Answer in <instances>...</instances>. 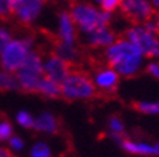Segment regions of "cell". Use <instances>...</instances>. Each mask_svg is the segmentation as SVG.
<instances>
[{
  "label": "cell",
  "mask_w": 159,
  "mask_h": 157,
  "mask_svg": "<svg viewBox=\"0 0 159 157\" xmlns=\"http://www.w3.org/2000/svg\"><path fill=\"white\" fill-rule=\"evenodd\" d=\"M113 139L120 146L125 152L137 156H158L159 157V143L148 144L141 142H133L124 137H113Z\"/></svg>",
  "instance_id": "11"
},
{
  "label": "cell",
  "mask_w": 159,
  "mask_h": 157,
  "mask_svg": "<svg viewBox=\"0 0 159 157\" xmlns=\"http://www.w3.org/2000/svg\"><path fill=\"white\" fill-rule=\"evenodd\" d=\"M123 0H102L101 2V9L104 12H107V13H111L114 12L115 9H118L120 6Z\"/></svg>",
  "instance_id": "25"
},
{
  "label": "cell",
  "mask_w": 159,
  "mask_h": 157,
  "mask_svg": "<svg viewBox=\"0 0 159 157\" xmlns=\"http://www.w3.org/2000/svg\"><path fill=\"white\" fill-rule=\"evenodd\" d=\"M52 54L56 57L61 58L62 61L67 62L69 65L74 66L79 63L82 59V53L75 45H69L65 43H61L60 40H56L52 45Z\"/></svg>",
  "instance_id": "14"
},
{
  "label": "cell",
  "mask_w": 159,
  "mask_h": 157,
  "mask_svg": "<svg viewBox=\"0 0 159 157\" xmlns=\"http://www.w3.org/2000/svg\"><path fill=\"white\" fill-rule=\"evenodd\" d=\"M94 2H96V3H98V4H101V2H102V0H94Z\"/></svg>",
  "instance_id": "30"
},
{
  "label": "cell",
  "mask_w": 159,
  "mask_h": 157,
  "mask_svg": "<svg viewBox=\"0 0 159 157\" xmlns=\"http://www.w3.org/2000/svg\"><path fill=\"white\" fill-rule=\"evenodd\" d=\"M8 143H9V147L14 151H21V150H23V147H25V142L17 135H13L8 140Z\"/></svg>",
  "instance_id": "26"
},
{
  "label": "cell",
  "mask_w": 159,
  "mask_h": 157,
  "mask_svg": "<svg viewBox=\"0 0 159 157\" xmlns=\"http://www.w3.org/2000/svg\"><path fill=\"white\" fill-rule=\"evenodd\" d=\"M16 120H17L18 125H21L22 128L25 129H34V124H35V119L33 117L30 112L27 111H20L16 116Z\"/></svg>",
  "instance_id": "23"
},
{
  "label": "cell",
  "mask_w": 159,
  "mask_h": 157,
  "mask_svg": "<svg viewBox=\"0 0 159 157\" xmlns=\"http://www.w3.org/2000/svg\"><path fill=\"white\" fill-rule=\"evenodd\" d=\"M43 70H44V76L47 78L61 85L62 81L73 71V66L69 65L67 62L62 61L61 58L56 57L54 54H51L44 61Z\"/></svg>",
  "instance_id": "9"
},
{
  "label": "cell",
  "mask_w": 159,
  "mask_h": 157,
  "mask_svg": "<svg viewBox=\"0 0 159 157\" xmlns=\"http://www.w3.org/2000/svg\"><path fill=\"white\" fill-rule=\"evenodd\" d=\"M34 43L35 40L31 35H25L21 39H13L0 54V65L3 71L11 74L17 71L27 58L29 53L33 50Z\"/></svg>",
  "instance_id": "4"
},
{
  "label": "cell",
  "mask_w": 159,
  "mask_h": 157,
  "mask_svg": "<svg viewBox=\"0 0 159 157\" xmlns=\"http://www.w3.org/2000/svg\"><path fill=\"white\" fill-rule=\"evenodd\" d=\"M125 39L141 50L142 56L159 57V37L144 27L134 26L125 31Z\"/></svg>",
  "instance_id": "6"
},
{
  "label": "cell",
  "mask_w": 159,
  "mask_h": 157,
  "mask_svg": "<svg viewBox=\"0 0 159 157\" xmlns=\"http://www.w3.org/2000/svg\"><path fill=\"white\" fill-rule=\"evenodd\" d=\"M44 61L40 53L31 50L22 66L16 71V76L20 83V89L25 93H35L39 80L44 75Z\"/></svg>",
  "instance_id": "5"
},
{
  "label": "cell",
  "mask_w": 159,
  "mask_h": 157,
  "mask_svg": "<svg viewBox=\"0 0 159 157\" xmlns=\"http://www.w3.org/2000/svg\"><path fill=\"white\" fill-rule=\"evenodd\" d=\"M16 2H17V0H14V3H16Z\"/></svg>",
  "instance_id": "31"
},
{
  "label": "cell",
  "mask_w": 159,
  "mask_h": 157,
  "mask_svg": "<svg viewBox=\"0 0 159 157\" xmlns=\"http://www.w3.org/2000/svg\"><path fill=\"white\" fill-rule=\"evenodd\" d=\"M30 155H31V157H52V151L47 143L38 142L31 148Z\"/></svg>",
  "instance_id": "21"
},
{
  "label": "cell",
  "mask_w": 159,
  "mask_h": 157,
  "mask_svg": "<svg viewBox=\"0 0 159 157\" xmlns=\"http://www.w3.org/2000/svg\"><path fill=\"white\" fill-rule=\"evenodd\" d=\"M98 94L89 75L82 71H71L61 84V97L66 100H88Z\"/></svg>",
  "instance_id": "3"
},
{
  "label": "cell",
  "mask_w": 159,
  "mask_h": 157,
  "mask_svg": "<svg viewBox=\"0 0 159 157\" xmlns=\"http://www.w3.org/2000/svg\"><path fill=\"white\" fill-rule=\"evenodd\" d=\"M70 15L75 26L84 35L91 34L101 27H107L111 21V13L98 11L96 6L84 2H71Z\"/></svg>",
  "instance_id": "2"
},
{
  "label": "cell",
  "mask_w": 159,
  "mask_h": 157,
  "mask_svg": "<svg viewBox=\"0 0 159 157\" xmlns=\"http://www.w3.org/2000/svg\"><path fill=\"white\" fill-rule=\"evenodd\" d=\"M47 0H17L14 3V17L22 25H31L43 12Z\"/></svg>",
  "instance_id": "8"
},
{
  "label": "cell",
  "mask_w": 159,
  "mask_h": 157,
  "mask_svg": "<svg viewBox=\"0 0 159 157\" xmlns=\"http://www.w3.org/2000/svg\"><path fill=\"white\" fill-rule=\"evenodd\" d=\"M150 2H152V4L157 8V9L159 11V0H150Z\"/></svg>",
  "instance_id": "29"
},
{
  "label": "cell",
  "mask_w": 159,
  "mask_h": 157,
  "mask_svg": "<svg viewBox=\"0 0 159 157\" xmlns=\"http://www.w3.org/2000/svg\"><path fill=\"white\" fill-rule=\"evenodd\" d=\"M158 103H159V102H158Z\"/></svg>",
  "instance_id": "32"
},
{
  "label": "cell",
  "mask_w": 159,
  "mask_h": 157,
  "mask_svg": "<svg viewBox=\"0 0 159 157\" xmlns=\"http://www.w3.org/2000/svg\"><path fill=\"white\" fill-rule=\"evenodd\" d=\"M93 84L96 89L101 94H114L118 89L119 84V75L113 68L107 67H100L96 70L93 76Z\"/></svg>",
  "instance_id": "10"
},
{
  "label": "cell",
  "mask_w": 159,
  "mask_h": 157,
  "mask_svg": "<svg viewBox=\"0 0 159 157\" xmlns=\"http://www.w3.org/2000/svg\"><path fill=\"white\" fill-rule=\"evenodd\" d=\"M58 35L57 40L69 45L76 44V26L67 11H62L58 15Z\"/></svg>",
  "instance_id": "12"
},
{
  "label": "cell",
  "mask_w": 159,
  "mask_h": 157,
  "mask_svg": "<svg viewBox=\"0 0 159 157\" xmlns=\"http://www.w3.org/2000/svg\"><path fill=\"white\" fill-rule=\"evenodd\" d=\"M146 70H148V72H149L150 75L154 76V77H157L158 80H159V65H158V63H150Z\"/></svg>",
  "instance_id": "27"
},
{
  "label": "cell",
  "mask_w": 159,
  "mask_h": 157,
  "mask_svg": "<svg viewBox=\"0 0 159 157\" xmlns=\"http://www.w3.org/2000/svg\"><path fill=\"white\" fill-rule=\"evenodd\" d=\"M109 129L111 137H124V124L118 116H111L109 119Z\"/></svg>",
  "instance_id": "20"
},
{
  "label": "cell",
  "mask_w": 159,
  "mask_h": 157,
  "mask_svg": "<svg viewBox=\"0 0 159 157\" xmlns=\"http://www.w3.org/2000/svg\"><path fill=\"white\" fill-rule=\"evenodd\" d=\"M115 41L116 36L109 27H101L85 35V44L91 48H104V46L107 48Z\"/></svg>",
  "instance_id": "13"
},
{
  "label": "cell",
  "mask_w": 159,
  "mask_h": 157,
  "mask_svg": "<svg viewBox=\"0 0 159 157\" xmlns=\"http://www.w3.org/2000/svg\"><path fill=\"white\" fill-rule=\"evenodd\" d=\"M119 8L120 13L132 23H145L155 14L153 5L148 0H123Z\"/></svg>",
  "instance_id": "7"
},
{
  "label": "cell",
  "mask_w": 159,
  "mask_h": 157,
  "mask_svg": "<svg viewBox=\"0 0 159 157\" xmlns=\"http://www.w3.org/2000/svg\"><path fill=\"white\" fill-rule=\"evenodd\" d=\"M34 130L47 134H57L60 131V121L52 112H43L35 119Z\"/></svg>",
  "instance_id": "15"
},
{
  "label": "cell",
  "mask_w": 159,
  "mask_h": 157,
  "mask_svg": "<svg viewBox=\"0 0 159 157\" xmlns=\"http://www.w3.org/2000/svg\"><path fill=\"white\" fill-rule=\"evenodd\" d=\"M105 59L110 68L124 77L134 76L141 67L142 53L127 39L116 40L105 50Z\"/></svg>",
  "instance_id": "1"
},
{
  "label": "cell",
  "mask_w": 159,
  "mask_h": 157,
  "mask_svg": "<svg viewBox=\"0 0 159 157\" xmlns=\"http://www.w3.org/2000/svg\"><path fill=\"white\" fill-rule=\"evenodd\" d=\"M13 40L12 32L7 27H0V54L5 49V46Z\"/></svg>",
  "instance_id": "24"
},
{
  "label": "cell",
  "mask_w": 159,
  "mask_h": 157,
  "mask_svg": "<svg viewBox=\"0 0 159 157\" xmlns=\"http://www.w3.org/2000/svg\"><path fill=\"white\" fill-rule=\"evenodd\" d=\"M133 108L136 111L145 115H157L159 113V103L158 102H136L133 103Z\"/></svg>",
  "instance_id": "18"
},
{
  "label": "cell",
  "mask_w": 159,
  "mask_h": 157,
  "mask_svg": "<svg viewBox=\"0 0 159 157\" xmlns=\"http://www.w3.org/2000/svg\"><path fill=\"white\" fill-rule=\"evenodd\" d=\"M14 15V0H0V19L8 21Z\"/></svg>",
  "instance_id": "19"
},
{
  "label": "cell",
  "mask_w": 159,
  "mask_h": 157,
  "mask_svg": "<svg viewBox=\"0 0 159 157\" xmlns=\"http://www.w3.org/2000/svg\"><path fill=\"white\" fill-rule=\"evenodd\" d=\"M0 157H12V155L9 153V151L5 150V148L0 147Z\"/></svg>",
  "instance_id": "28"
},
{
  "label": "cell",
  "mask_w": 159,
  "mask_h": 157,
  "mask_svg": "<svg viewBox=\"0 0 159 157\" xmlns=\"http://www.w3.org/2000/svg\"><path fill=\"white\" fill-rule=\"evenodd\" d=\"M35 93L49 99H57L61 97V85L43 76L36 85Z\"/></svg>",
  "instance_id": "16"
},
{
  "label": "cell",
  "mask_w": 159,
  "mask_h": 157,
  "mask_svg": "<svg viewBox=\"0 0 159 157\" xmlns=\"http://www.w3.org/2000/svg\"><path fill=\"white\" fill-rule=\"evenodd\" d=\"M13 137V125L9 120L0 119V142H8Z\"/></svg>",
  "instance_id": "22"
},
{
  "label": "cell",
  "mask_w": 159,
  "mask_h": 157,
  "mask_svg": "<svg viewBox=\"0 0 159 157\" xmlns=\"http://www.w3.org/2000/svg\"><path fill=\"white\" fill-rule=\"evenodd\" d=\"M17 90H21L17 76L7 71H0V91H17Z\"/></svg>",
  "instance_id": "17"
}]
</instances>
